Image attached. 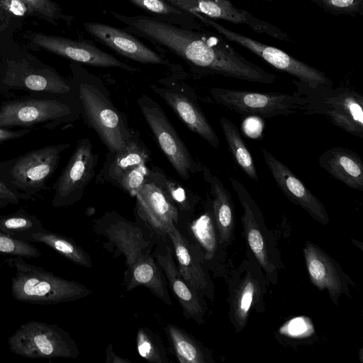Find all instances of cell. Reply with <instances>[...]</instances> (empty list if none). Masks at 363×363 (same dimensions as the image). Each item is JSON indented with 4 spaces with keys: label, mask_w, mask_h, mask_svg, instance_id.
Listing matches in <instances>:
<instances>
[{
    "label": "cell",
    "mask_w": 363,
    "mask_h": 363,
    "mask_svg": "<svg viewBox=\"0 0 363 363\" xmlns=\"http://www.w3.org/2000/svg\"><path fill=\"white\" fill-rule=\"evenodd\" d=\"M94 223L95 232L107 240L104 247L124 256L127 267L152 254L160 238L139 219L130 221L115 211L106 212Z\"/></svg>",
    "instance_id": "7"
},
{
    "label": "cell",
    "mask_w": 363,
    "mask_h": 363,
    "mask_svg": "<svg viewBox=\"0 0 363 363\" xmlns=\"http://www.w3.org/2000/svg\"><path fill=\"white\" fill-rule=\"evenodd\" d=\"M135 198L136 218L146 224L158 238L167 237L173 225L179 228V211L155 182L147 178Z\"/></svg>",
    "instance_id": "16"
},
{
    "label": "cell",
    "mask_w": 363,
    "mask_h": 363,
    "mask_svg": "<svg viewBox=\"0 0 363 363\" xmlns=\"http://www.w3.org/2000/svg\"><path fill=\"white\" fill-rule=\"evenodd\" d=\"M310 102L309 116L319 114L347 133L363 138V97L347 86L308 88L294 82Z\"/></svg>",
    "instance_id": "5"
},
{
    "label": "cell",
    "mask_w": 363,
    "mask_h": 363,
    "mask_svg": "<svg viewBox=\"0 0 363 363\" xmlns=\"http://www.w3.org/2000/svg\"><path fill=\"white\" fill-rule=\"evenodd\" d=\"M201 173L205 182L208 184L214 220L216 223L218 245L227 247L234 240L235 209L230 191L223 182L211 169L202 166Z\"/></svg>",
    "instance_id": "26"
},
{
    "label": "cell",
    "mask_w": 363,
    "mask_h": 363,
    "mask_svg": "<svg viewBox=\"0 0 363 363\" xmlns=\"http://www.w3.org/2000/svg\"><path fill=\"white\" fill-rule=\"evenodd\" d=\"M243 210L241 222L250 249L268 281L277 284L279 261L277 249L268 233L262 211L244 184L235 178H230Z\"/></svg>",
    "instance_id": "11"
},
{
    "label": "cell",
    "mask_w": 363,
    "mask_h": 363,
    "mask_svg": "<svg viewBox=\"0 0 363 363\" xmlns=\"http://www.w3.org/2000/svg\"><path fill=\"white\" fill-rule=\"evenodd\" d=\"M29 240L46 245L76 264L92 267L89 255L71 238L42 230L30 233Z\"/></svg>",
    "instance_id": "32"
},
{
    "label": "cell",
    "mask_w": 363,
    "mask_h": 363,
    "mask_svg": "<svg viewBox=\"0 0 363 363\" xmlns=\"http://www.w3.org/2000/svg\"><path fill=\"white\" fill-rule=\"evenodd\" d=\"M0 7L17 16H24L30 11L21 0H0Z\"/></svg>",
    "instance_id": "41"
},
{
    "label": "cell",
    "mask_w": 363,
    "mask_h": 363,
    "mask_svg": "<svg viewBox=\"0 0 363 363\" xmlns=\"http://www.w3.org/2000/svg\"><path fill=\"white\" fill-rule=\"evenodd\" d=\"M138 352L141 357L152 363L168 362L167 354L157 334L147 328H140L136 336Z\"/></svg>",
    "instance_id": "34"
},
{
    "label": "cell",
    "mask_w": 363,
    "mask_h": 363,
    "mask_svg": "<svg viewBox=\"0 0 363 363\" xmlns=\"http://www.w3.org/2000/svg\"><path fill=\"white\" fill-rule=\"evenodd\" d=\"M147 178L162 188L177 208L180 215V223L181 221H188L194 216L201 197L157 166L149 168Z\"/></svg>",
    "instance_id": "29"
},
{
    "label": "cell",
    "mask_w": 363,
    "mask_h": 363,
    "mask_svg": "<svg viewBox=\"0 0 363 363\" xmlns=\"http://www.w3.org/2000/svg\"><path fill=\"white\" fill-rule=\"evenodd\" d=\"M138 105L155 141L177 174L188 180L201 173L203 164L193 157L160 104L143 94Z\"/></svg>",
    "instance_id": "9"
},
{
    "label": "cell",
    "mask_w": 363,
    "mask_h": 363,
    "mask_svg": "<svg viewBox=\"0 0 363 363\" xmlns=\"http://www.w3.org/2000/svg\"><path fill=\"white\" fill-rule=\"evenodd\" d=\"M191 14L205 25L215 29L228 41L246 48L273 67L294 77L296 78L294 82L313 89L320 86H333V81L323 72L296 59L286 52L233 31L201 13L193 12Z\"/></svg>",
    "instance_id": "6"
},
{
    "label": "cell",
    "mask_w": 363,
    "mask_h": 363,
    "mask_svg": "<svg viewBox=\"0 0 363 363\" xmlns=\"http://www.w3.org/2000/svg\"><path fill=\"white\" fill-rule=\"evenodd\" d=\"M167 1L169 2L170 4H172V5H174V6L179 8V9H181L182 11H183L182 9V7H181V5L179 4V0H166Z\"/></svg>",
    "instance_id": "45"
},
{
    "label": "cell",
    "mask_w": 363,
    "mask_h": 363,
    "mask_svg": "<svg viewBox=\"0 0 363 363\" xmlns=\"http://www.w3.org/2000/svg\"><path fill=\"white\" fill-rule=\"evenodd\" d=\"M84 27L93 37L128 59L143 64L169 65L167 60L121 29L100 23H85Z\"/></svg>",
    "instance_id": "23"
},
{
    "label": "cell",
    "mask_w": 363,
    "mask_h": 363,
    "mask_svg": "<svg viewBox=\"0 0 363 363\" xmlns=\"http://www.w3.org/2000/svg\"><path fill=\"white\" fill-rule=\"evenodd\" d=\"M171 347L181 363H211L210 351L184 329L172 324L165 328Z\"/></svg>",
    "instance_id": "31"
},
{
    "label": "cell",
    "mask_w": 363,
    "mask_h": 363,
    "mask_svg": "<svg viewBox=\"0 0 363 363\" xmlns=\"http://www.w3.org/2000/svg\"><path fill=\"white\" fill-rule=\"evenodd\" d=\"M28 131L27 130L23 131H9L0 128V141L18 138Z\"/></svg>",
    "instance_id": "44"
},
{
    "label": "cell",
    "mask_w": 363,
    "mask_h": 363,
    "mask_svg": "<svg viewBox=\"0 0 363 363\" xmlns=\"http://www.w3.org/2000/svg\"><path fill=\"white\" fill-rule=\"evenodd\" d=\"M4 80L13 87L35 91L63 95L73 92L72 84L55 72L33 68L23 62H9Z\"/></svg>",
    "instance_id": "24"
},
{
    "label": "cell",
    "mask_w": 363,
    "mask_h": 363,
    "mask_svg": "<svg viewBox=\"0 0 363 363\" xmlns=\"http://www.w3.org/2000/svg\"><path fill=\"white\" fill-rule=\"evenodd\" d=\"M69 146V143L48 146L25 155L11 171L13 182L25 189L40 186L54 172L61 153Z\"/></svg>",
    "instance_id": "21"
},
{
    "label": "cell",
    "mask_w": 363,
    "mask_h": 363,
    "mask_svg": "<svg viewBox=\"0 0 363 363\" xmlns=\"http://www.w3.org/2000/svg\"><path fill=\"white\" fill-rule=\"evenodd\" d=\"M204 210L199 217L188 222L187 228L193 241L201 249L208 264L215 257L219 247L218 232L209 196L205 202Z\"/></svg>",
    "instance_id": "30"
},
{
    "label": "cell",
    "mask_w": 363,
    "mask_h": 363,
    "mask_svg": "<svg viewBox=\"0 0 363 363\" xmlns=\"http://www.w3.org/2000/svg\"><path fill=\"white\" fill-rule=\"evenodd\" d=\"M325 12L335 16L363 15V0H311Z\"/></svg>",
    "instance_id": "35"
},
{
    "label": "cell",
    "mask_w": 363,
    "mask_h": 363,
    "mask_svg": "<svg viewBox=\"0 0 363 363\" xmlns=\"http://www.w3.org/2000/svg\"><path fill=\"white\" fill-rule=\"evenodd\" d=\"M151 89L171 108L191 131L213 147H219L218 136L195 99L173 88L151 86Z\"/></svg>",
    "instance_id": "22"
},
{
    "label": "cell",
    "mask_w": 363,
    "mask_h": 363,
    "mask_svg": "<svg viewBox=\"0 0 363 363\" xmlns=\"http://www.w3.org/2000/svg\"><path fill=\"white\" fill-rule=\"evenodd\" d=\"M0 253L26 258H34L42 255L37 247L29 242L2 232H0Z\"/></svg>",
    "instance_id": "37"
},
{
    "label": "cell",
    "mask_w": 363,
    "mask_h": 363,
    "mask_svg": "<svg viewBox=\"0 0 363 363\" xmlns=\"http://www.w3.org/2000/svg\"><path fill=\"white\" fill-rule=\"evenodd\" d=\"M143 10L158 15H180L184 12L166 0H130Z\"/></svg>",
    "instance_id": "38"
},
{
    "label": "cell",
    "mask_w": 363,
    "mask_h": 363,
    "mask_svg": "<svg viewBox=\"0 0 363 363\" xmlns=\"http://www.w3.org/2000/svg\"><path fill=\"white\" fill-rule=\"evenodd\" d=\"M32 41L38 46L72 60L97 67H114L134 72L138 69L87 42L33 33Z\"/></svg>",
    "instance_id": "18"
},
{
    "label": "cell",
    "mask_w": 363,
    "mask_h": 363,
    "mask_svg": "<svg viewBox=\"0 0 363 363\" xmlns=\"http://www.w3.org/2000/svg\"><path fill=\"white\" fill-rule=\"evenodd\" d=\"M209 94L216 104L243 116L269 118L294 113L309 116L310 112L309 99L297 91L262 93L213 87Z\"/></svg>",
    "instance_id": "4"
},
{
    "label": "cell",
    "mask_w": 363,
    "mask_h": 363,
    "mask_svg": "<svg viewBox=\"0 0 363 363\" xmlns=\"http://www.w3.org/2000/svg\"><path fill=\"white\" fill-rule=\"evenodd\" d=\"M124 282L127 291L143 286L165 303L169 306L172 304L166 277L152 254L128 267Z\"/></svg>",
    "instance_id": "28"
},
{
    "label": "cell",
    "mask_w": 363,
    "mask_h": 363,
    "mask_svg": "<svg viewBox=\"0 0 363 363\" xmlns=\"http://www.w3.org/2000/svg\"><path fill=\"white\" fill-rule=\"evenodd\" d=\"M220 124L228 148L237 164L250 179L258 181L254 160L238 127L225 117L220 118Z\"/></svg>",
    "instance_id": "33"
},
{
    "label": "cell",
    "mask_w": 363,
    "mask_h": 363,
    "mask_svg": "<svg viewBox=\"0 0 363 363\" xmlns=\"http://www.w3.org/2000/svg\"><path fill=\"white\" fill-rule=\"evenodd\" d=\"M264 162L277 185L294 204L305 210L315 221L327 225L329 215L323 203L293 172L267 149L262 147Z\"/></svg>",
    "instance_id": "19"
},
{
    "label": "cell",
    "mask_w": 363,
    "mask_h": 363,
    "mask_svg": "<svg viewBox=\"0 0 363 363\" xmlns=\"http://www.w3.org/2000/svg\"><path fill=\"white\" fill-rule=\"evenodd\" d=\"M167 237L160 238L152 254L166 277L167 284L179 301L184 317L203 324L207 310L201 297L182 276L177 265L172 246Z\"/></svg>",
    "instance_id": "15"
},
{
    "label": "cell",
    "mask_w": 363,
    "mask_h": 363,
    "mask_svg": "<svg viewBox=\"0 0 363 363\" xmlns=\"http://www.w3.org/2000/svg\"><path fill=\"white\" fill-rule=\"evenodd\" d=\"M72 85L85 123L108 151L123 147L136 130L129 126L126 116L114 105L104 84L96 76L81 72Z\"/></svg>",
    "instance_id": "2"
},
{
    "label": "cell",
    "mask_w": 363,
    "mask_h": 363,
    "mask_svg": "<svg viewBox=\"0 0 363 363\" xmlns=\"http://www.w3.org/2000/svg\"><path fill=\"white\" fill-rule=\"evenodd\" d=\"M81 116L77 96L69 99H28L0 106V128L27 126L45 122H72Z\"/></svg>",
    "instance_id": "12"
},
{
    "label": "cell",
    "mask_w": 363,
    "mask_h": 363,
    "mask_svg": "<svg viewBox=\"0 0 363 363\" xmlns=\"http://www.w3.org/2000/svg\"><path fill=\"white\" fill-rule=\"evenodd\" d=\"M28 7L30 11H36L44 16L54 18L59 14L56 4L50 0H21Z\"/></svg>",
    "instance_id": "40"
},
{
    "label": "cell",
    "mask_w": 363,
    "mask_h": 363,
    "mask_svg": "<svg viewBox=\"0 0 363 363\" xmlns=\"http://www.w3.org/2000/svg\"><path fill=\"white\" fill-rule=\"evenodd\" d=\"M10 350L27 358H77L79 350L69 333L57 324L31 320L22 324L8 340Z\"/></svg>",
    "instance_id": "8"
},
{
    "label": "cell",
    "mask_w": 363,
    "mask_h": 363,
    "mask_svg": "<svg viewBox=\"0 0 363 363\" xmlns=\"http://www.w3.org/2000/svg\"><path fill=\"white\" fill-rule=\"evenodd\" d=\"M106 363H130V361L126 358H123L117 355L113 350L112 345H108L106 350Z\"/></svg>",
    "instance_id": "42"
},
{
    "label": "cell",
    "mask_w": 363,
    "mask_h": 363,
    "mask_svg": "<svg viewBox=\"0 0 363 363\" xmlns=\"http://www.w3.org/2000/svg\"><path fill=\"white\" fill-rule=\"evenodd\" d=\"M262 1H269V2H272V1H274V0H262Z\"/></svg>",
    "instance_id": "46"
},
{
    "label": "cell",
    "mask_w": 363,
    "mask_h": 363,
    "mask_svg": "<svg viewBox=\"0 0 363 363\" xmlns=\"http://www.w3.org/2000/svg\"><path fill=\"white\" fill-rule=\"evenodd\" d=\"M24 257L11 256L6 261L13 274L11 291L13 297L32 304H56L88 296L91 291L84 284L70 281L30 264Z\"/></svg>",
    "instance_id": "3"
},
{
    "label": "cell",
    "mask_w": 363,
    "mask_h": 363,
    "mask_svg": "<svg viewBox=\"0 0 363 363\" xmlns=\"http://www.w3.org/2000/svg\"><path fill=\"white\" fill-rule=\"evenodd\" d=\"M319 165L335 179L355 190H363V162L354 151L335 147L325 151Z\"/></svg>",
    "instance_id": "27"
},
{
    "label": "cell",
    "mask_w": 363,
    "mask_h": 363,
    "mask_svg": "<svg viewBox=\"0 0 363 363\" xmlns=\"http://www.w3.org/2000/svg\"><path fill=\"white\" fill-rule=\"evenodd\" d=\"M150 159V151L136 130L123 147L114 152L108 151L95 182L96 184H109L114 186L124 173L137 166L147 164Z\"/></svg>",
    "instance_id": "25"
},
{
    "label": "cell",
    "mask_w": 363,
    "mask_h": 363,
    "mask_svg": "<svg viewBox=\"0 0 363 363\" xmlns=\"http://www.w3.org/2000/svg\"><path fill=\"white\" fill-rule=\"evenodd\" d=\"M306 269L312 284L319 290L327 291L337 305L342 294L349 295L353 284L337 262L317 245L307 241L303 248Z\"/></svg>",
    "instance_id": "20"
},
{
    "label": "cell",
    "mask_w": 363,
    "mask_h": 363,
    "mask_svg": "<svg viewBox=\"0 0 363 363\" xmlns=\"http://www.w3.org/2000/svg\"><path fill=\"white\" fill-rule=\"evenodd\" d=\"M33 226L32 220L23 216H12L0 221V228L8 235L9 233L26 232Z\"/></svg>",
    "instance_id": "39"
},
{
    "label": "cell",
    "mask_w": 363,
    "mask_h": 363,
    "mask_svg": "<svg viewBox=\"0 0 363 363\" xmlns=\"http://www.w3.org/2000/svg\"><path fill=\"white\" fill-rule=\"evenodd\" d=\"M267 281L262 267L250 255L231 273L228 281L229 315L236 333L245 329L252 309L262 311Z\"/></svg>",
    "instance_id": "10"
},
{
    "label": "cell",
    "mask_w": 363,
    "mask_h": 363,
    "mask_svg": "<svg viewBox=\"0 0 363 363\" xmlns=\"http://www.w3.org/2000/svg\"><path fill=\"white\" fill-rule=\"evenodd\" d=\"M99 155L89 138L80 139L55 183L54 206H67L79 201L96 174Z\"/></svg>",
    "instance_id": "13"
},
{
    "label": "cell",
    "mask_w": 363,
    "mask_h": 363,
    "mask_svg": "<svg viewBox=\"0 0 363 363\" xmlns=\"http://www.w3.org/2000/svg\"><path fill=\"white\" fill-rule=\"evenodd\" d=\"M126 30L169 50L208 73L225 76L237 61L235 49L222 35L186 30L146 16L111 12Z\"/></svg>",
    "instance_id": "1"
},
{
    "label": "cell",
    "mask_w": 363,
    "mask_h": 363,
    "mask_svg": "<svg viewBox=\"0 0 363 363\" xmlns=\"http://www.w3.org/2000/svg\"><path fill=\"white\" fill-rule=\"evenodd\" d=\"M0 199L9 202H18L17 196L2 182H0Z\"/></svg>",
    "instance_id": "43"
},
{
    "label": "cell",
    "mask_w": 363,
    "mask_h": 363,
    "mask_svg": "<svg viewBox=\"0 0 363 363\" xmlns=\"http://www.w3.org/2000/svg\"><path fill=\"white\" fill-rule=\"evenodd\" d=\"M182 9L191 14L201 13L209 18L221 19L235 24H245L254 31L279 40L293 42L278 27L253 16L250 11L236 7L230 0H179Z\"/></svg>",
    "instance_id": "17"
},
{
    "label": "cell",
    "mask_w": 363,
    "mask_h": 363,
    "mask_svg": "<svg viewBox=\"0 0 363 363\" xmlns=\"http://www.w3.org/2000/svg\"><path fill=\"white\" fill-rule=\"evenodd\" d=\"M148 172L147 164H140L124 173L114 186L135 197L147 181Z\"/></svg>",
    "instance_id": "36"
},
{
    "label": "cell",
    "mask_w": 363,
    "mask_h": 363,
    "mask_svg": "<svg viewBox=\"0 0 363 363\" xmlns=\"http://www.w3.org/2000/svg\"><path fill=\"white\" fill-rule=\"evenodd\" d=\"M167 238L182 276L201 297L213 299L214 286L200 247L184 236L177 225L168 231Z\"/></svg>",
    "instance_id": "14"
}]
</instances>
